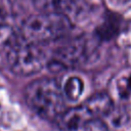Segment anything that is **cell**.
<instances>
[{
    "instance_id": "cell-11",
    "label": "cell",
    "mask_w": 131,
    "mask_h": 131,
    "mask_svg": "<svg viewBox=\"0 0 131 131\" xmlns=\"http://www.w3.org/2000/svg\"><path fill=\"white\" fill-rule=\"evenodd\" d=\"M119 89H120L119 91H120L121 96H123V97L128 96V95L130 94V92H131V77H129V78L125 81L124 86H120Z\"/></svg>"
},
{
    "instance_id": "cell-6",
    "label": "cell",
    "mask_w": 131,
    "mask_h": 131,
    "mask_svg": "<svg viewBox=\"0 0 131 131\" xmlns=\"http://www.w3.org/2000/svg\"><path fill=\"white\" fill-rule=\"evenodd\" d=\"M39 12L63 15L73 21V17L81 15L87 7L86 0H33Z\"/></svg>"
},
{
    "instance_id": "cell-4",
    "label": "cell",
    "mask_w": 131,
    "mask_h": 131,
    "mask_svg": "<svg viewBox=\"0 0 131 131\" xmlns=\"http://www.w3.org/2000/svg\"><path fill=\"white\" fill-rule=\"evenodd\" d=\"M57 120L64 131H107L104 122L95 117L85 104L66 110Z\"/></svg>"
},
{
    "instance_id": "cell-1",
    "label": "cell",
    "mask_w": 131,
    "mask_h": 131,
    "mask_svg": "<svg viewBox=\"0 0 131 131\" xmlns=\"http://www.w3.org/2000/svg\"><path fill=\"white\" fill-rule=\"evenodd\" d=\"M28 105L41 118L55 120L66 111L64 95L59 83L53 78L32 81L25 90Z\"/></svg>"
},
{
    "instance_id": "cell-9",
    "label": "cell",
    "mask_w": 131,
    "mask_h": 131,
    "mask_svg": "<svg viewBox=\"0 0 131 131\" xmlns=\"http://www.w3.org/2000/svg\"><path fill=\"white\" fill-rule=\"evenodd\" d=\"M62 92L64 97H67L70 100H77L82 92H83V82L80 78L72 76L70 78L67 79L63 88H62Z\"/></svg>"
},
{
    "instance_id": "cell-7",
    "label": "cell",
    "mask_w": 131,
    "mask_h": 131,
    "mask_svg": "<svg viewBox=\"0 0 131 131\" xmlns=\"http://www.w3.org/2000/svg\"><path fill=\"white\" fill-rule=\"evenodd\" d=\"M84 104L95 117L99 119L111 115L114 110L113 101L105 93H97L93 95Z\"/></svg>"
},
{
    "instance_id": "cell-5",
    "label": "cell",
    "mask_w": 131,
    "mask_h": 131,
    "mask_svg": "<svg viewBox=\"0 0 131 131\" xmlns=\"http://www.w3.org/2000/svg\"><path fill=\"white\" fill-rule=\"evenodd\" d=\"M90 45L85 39H75L68 44L59 47L51 58V61L47 66L56 67H77L81 66L89 59Z\"/></svg>"
},
{
    "instance_id": "cell-10",
    "label": "cell",
    "mask_w": 131,
    "mask_h": 131,
    "mask_svg": "<svg viewBox=\"0 0 131 131\" xmlns=\"http://www.w3.org/2000/svg\"><path fill=\"white\" fill-rule=\"evenodd\" d=\"M11 11V3L9 0H0V18H6Z\"/></svg>"
},
{
    "instance_id": "cell-3",
    "label": "cell",
    "mask_w": 131,
    "mask_h": 131,
    "mask_svg": "<svg viewBox=\"0 0 131 131\" xmlns=\"http://www.w3.org/2000/svg\"><path fill=\"white\" fill-rule=\"evenodd\" d=\"M10 70L20 76H30L44 69L48 58L42 45L25 41L16 42L6 53Z\"/></svg>"
},
{
    "instance_id": "cell-8",
    "label": "cell",
    "mask_w": 131,
    "mask_h": 131,
    "mask_svg": "<svg viewBox=\"0 0 131 131\" xmlns=\"http://www.w3.org/2000/svg\"><path fill=\"white\" fill-rule=\"evenodd\" d=\"M17 41L18 36L13 27L5 18H0V54H6Z\"/></svg>"
},
{
    "instance_id": "cell-2",
    "label": "cell",
    "mask_w": 131,
    "mask_h": 131,
    "mask_svg": "<svg viewBox=\"0 0 131 131\" xmlns=\"http://www.w3.org/2000/svg\"><path fill=\"white\" fill-rule=\"evenodd\" d=\"M73 21L60 14L39 12L27 17L20 26V39L42 45L66 37L72 30Z\"/></svg>"
}]
</instances>
